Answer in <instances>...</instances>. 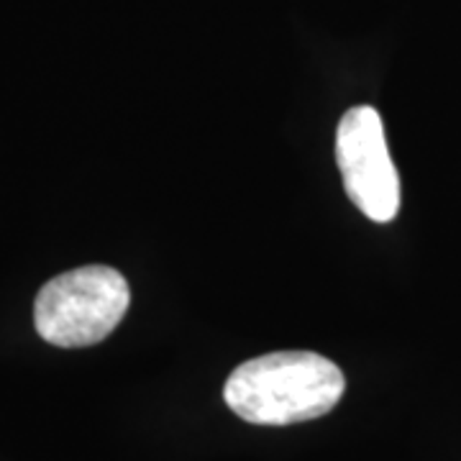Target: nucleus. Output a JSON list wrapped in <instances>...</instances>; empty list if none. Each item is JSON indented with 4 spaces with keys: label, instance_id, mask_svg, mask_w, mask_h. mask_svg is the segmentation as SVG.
<instances>
[{
    "label": "nucleus",
    "instance_id": "nucleus-3",
    "mask_svg": "<svg viewBox=\"0 0 461 461\" xmlns=\"http://www.w3.org/2000/svg\"><path fill=\"white\" fill-rule=\"evenodd\" d=\"M336 165L346 195L375 223H390L400 211V177L390 157L382 118L372 105L348 108L336 129Z\"/></svg>",
    "mask_w": 461,
    "mask_h": 461
},
{
    "label": "nucleus",
    "instance_id": "nucleus-2",
    "mask_svg": "<svg viewBox=\"0 0 461 461\" xmlns=\"http://www.w3.org/2000/svg\"><path fill=\"white\" fill-rule=\"evenodd\" d=\"M126 277L105 264H87L51 277L33 303L36 333L51 346L80 348L108 339L129 311Z\"/></svg>",
    "mask_w": 461,
    "mask_h": 461
},
{
    "label": "nucleus",
    "instance_id": "nucleus-1",
    "mask_svg": "<svg viewBox=\"0 0 461 461\" xmlns=\"http://www.w3.org/2000/svg\"><path fill=\"white\" fill-rule=\"evenodd\" d=\"M346 379L315 351H275L239 364L223 384V400L254 426H290L330 412L344 397Z\"/></svg>",
    "mask_w": 461,
    "mask_h": 461
}]
</instances>
